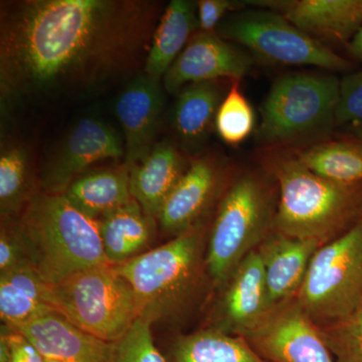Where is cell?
<instances>
[{"mask_svg": "<svg viewBox=\"0 0 362 362\" xmlns=\"http://www.w3.org/2000/svg\"><path fill=\"white\" fill-rule=\"evenodd\" d=\"M6 342L9 362H45L39 350L18 331L2 335Z\"/></svg>", "mask_w": 362, "mask_h": 362, "instance_id": "836d02e7", "label": "cell"}, {"mask_svg": "<svg viewBox=\"0 0 362 362\" xmlns=\"http://www.w3.org/2000/svg\"><path fill=\"white\" fill-rule=\"evenodd\" d=\"M322 334L337 362H362V300Z\"/></svg>", "mask_w": 362, "mask_h": 362, "instance_id": "f1b7e54d", "label": "cell"}, {"mask_svg": "<svg viewBox=\"0 0 362 362\" xmlns=\"http://www.w3.org/2000/svg\"><path fill=\"white\" fill-rule=\"evenodd\" d=\"M175 362H264L243 338L216 330H204L176 341Z\"/></svg>", "mask_w": 362, "mask_h": 362, "instance_id": "484cf974", "label": "cell"}, {"mask_svg": "<svg viewBox=\"0 0 362 362\" xmlns=\"http://www.w3.org/2000/svg\"><path fill=\"white\" fill-rule=\"evenodd\" d=\"M161 80L142 71L126 84L116 102L117 118L122 127L124 165L132 170L147 156L154 145L163 112Z\"/></svg>", "mask_w": 362, "mask_h": 362, "instance_id": "4fadbf2b", "label": "cell"}, {"mask_svg": "<svg viewBox=\"0 0 362 362\" xmlns=\"http://www.w3.org/2000/svg\"><path fill=\"white\" fill-rule=\"evenodd\" d=\"M28 264L33 265L20 228L14 230L2 226L0 235V274Z\"/></svg>", "mask_w": 362, "mask_h": 362, "instance_id": "1f68e13d", "label": "cell"}, {"mask_svg": "<svg viewBox=\"0 0 362 362\" xmlns=\"http://www.w3.org/2000/svg\"><path fill=\"white\" fill-rule=\"evenodd\" d=\"M20 230L33 267L49 285L82 271L111 265L99 221L78 211L64 194H45L33 199Z\"/></svg>", "mask_w": 362, "mask_h": 362, "instance_id": "3957f363", "label": "cell"}, {"mask_svg": "<svg viewBox=\"0 0 362 362\" xmlns=\"http://www.w3.org/2000/svg\"><path fill=\"white\" fill-rule=\"evenodd\" d=\"M146 0H21L1 6V116L21 106L78 100L145 68L160 21Z\"/></svg>", "mask_w": 362, "mask_h": 362, "instance_id": "6da1fadb", "label": "cell"}, {"mask_svg": "<svg viewBox=\"0 0 362 362\" xmlns=\"http://www.w3.org/2000/svg\"><path fill=\"white\" fill-rule=\"evenodd\" d=\"M202 244L197 223L170 242L113 266L134 291L142 315L154 319L185 299L199 275Z\"/></svg>", "mask_w": 362, "mask_h": 362, "instance_id": "ba28073f", "label": "cell"}, {"mask_svg": "<svg viewBox=\"0 0 362 362\" xmlns=\"http://www.w3.org/2000/svg\"><path fill=\"white\" fill-rule=\"evenodd\" d=\"M30 176L28 152L21 145H2L0 154V209L2 216L20 211L26 201Z\"/></svg>", "mask_w": 362, "mask_h": 362, "instance_id": "4316f807", "label": "cell"}, {"mask_svg": "<svg viewBox=\"0 0 362 362\" xmlns=\"http://www.w3.org/2000/svg\"><path fill=\"white\" fill-rule=\"evenodd\" d=\"M347 51L351 58L362 61V28L351 42L347 45Z\"/></svg>", "mask_w": 362, "mask_h": 362, "instance_id": "e575fe53", "label": "cell"}, {"mask_svg": "<svg viewBox=\"0 0 362 362\" xmlns=\"http://www.w3.org/2000/svg\"><path fill=\"white\" fill-rule=\"evenodd\" d=\"M64 194L78 211L97 221L134 199L131 194L130 173L125 165L78 176Z\"/></svg>", "mask_w": 362, "mask_h": 362, "instance_id": "7402d4cb", "label": "cell"}, {"mask_svg": "<svg viewBox=\"0 0 362 362\" xmlns=\"http://www.w3.org/2000/svg\"><path fill=\"white\" fill-rule=\"evenodd\" d=\"M220 178L216 157L194 159L162 204L157 216L162 228L178 235L197 226L218 189Z\"/></svg>", "mask_w": 362, "mask_h": 362, "instance_id": "2e32d148", "label": "cell"}, {"mask_svg": "<svg viewBox=\"0 0 362 362\" xmlns=\"http://www.w3.org/2000/svg\"><path fill=\"white\" fill-rule=\"evenodd\" d=\"M216 33L244 47L252 58L272 65L316 66L332 71L350 68L346 59L272 9L235 11L221 21Z\"/></svg>", "mask_w": 362, "mask_h": 362, "instance_id": "52a82bcc", "label": "cell"}, {"mask_svg": "<svg viewBox=\"0 0 362 362\" xmlns=\"http://www.w3.org/2000/svg\"><path fill=\"white\" fill-rule=\"evenodd\" d=\"M197 30V4L189 0H171L154 33L144 73L161 80Z\"/></svg>", "mask_w": 362, "mask_h": 362, "instance_id": "44dd1931", "label": "cell"}, {"mask_svg": "<svg viewBox=\"0 0 362 362\" xmlns=\"http://www.w3.org/2000/svg\"><path fill=\"white\" fill-rule=\"evenodd\" d=\"M362 123V70L354 71L340 80L337 126Z\"/></svg>", "mask_w": 362, "mask_h": 362, "instance_id": "4dcf8cb0", "label": "cell"}, {"mask_svg": "<svg viewBox=\"0 0 362 362\" xmlns=\"http://www.w3.org/2000/svg\"><path fill=\"white\" fill-rule=\"evenodd\" d=\"M122 156V140L112 126L93 117L81 119L45 168L47 194H65L92 164Z\"/></svg>", "mask_w": 362, "mask_h": 362, "instance_id": "7c38bea8", "label": "cell"}, {"mask_svg": "<svg viewBox=\"0 0 362 362\" xmlns=\"http://www.w3.org/2000/svg\"><path fill=\"white\" fill-rule=\"evenodd\" d=\"M266 176L246 171L238 176L221 199L214 220L206 264L218 283L233 272L275 223L276 197Z\"/></svg>", "mask_w": 362, "mask_h": 362, "instance_id": "5b68a950", "label": "cell"}, {"mask_svg": "<svg viewBox=\"0 0 362 362\" xmlns=\"http://www.w3.org/2000/svg\"><path fill=\"white\" fill-rule=\"evenodd\" d=\"M216 133L223 142L238 146L246 141L256 128V115L249 100L243 94L240 80L232 81L216 117Z\"/></svg>", "mask_w": 362, "mask_h": 362, "instance_id": "83f0119b", "label": "cell"}, {"mask_svg": "<svg viewBox=\"0 0 362 362\" xmlns=\"http://www.w3.org/2000/svg\"><path fill=\"white\" fill-rule=\"evenodd\" d=\"M275 307L267 284L263 259L255 250L230 276L225 297L226 319L235 329L247 334Z\"/></svg>", "mask_w": 362, "mask_h": 362, "instance_id": "ac0fdd59", "label": "cell"}, {"mask_svg": "<svg viewBox=\"0 0 362 362\" xmlns=\"http://www.w3.org/2000/svg\"><path fill=\"white\" fill-rule=\"evenodd\" d=\"M98 221L105 255L112 266L138 256L154 230V218L147 216L135 199Z\"/></svg>", "mask_w": 362, "mask_h": 362, "instance_id": "cb8c5ba5", "label": "cell"}, {"mask_svg": "<svg viewBox=\"0 0 362 362\" xmlns=\"http://www.w3.org/2000/svg\"><path fill=\"white\" fill-rule=\"evenodd\" d=\"M152 320L140 316L122 338L113 342L112 362H168L154 343Z\"/></svg>", "mask_w": 362, "mask_h": 362, "instance_id": "f546056e", "label": "cell"}, {"mask_svg": "<svg viewBox=\"0 0 362 362\" xmlns=\"http://www.w3.org/2000/svg\"><path fill=\"white\" fill-rule=\"evenodd\" d=\"M185 158L175 143H156L146 157L130 171L133 199L147 216L156 218L162 204L187 171Z\"/></svg>", "mask_w": 362, "mask_h": 362, "instance_id": "ffe728a7", "label": "cell"}, {"mask_svg": "<svg viewBox=\"0 0 362 362\" xmlns=\"http://www.w3.org/2000/svg\"><path fill=\"white\" fill-rule=\"evenodd\" d=\"M352 134H354V137L357 138V139L362 140V123L352 125Z\"/></svg>", "mask_w": 362, "mask_h": 362, "instance_id": "d590c367", "label": "cell"}, {"mask_svg": "<svg viewBox=\"0 0 362 362\" xmlns=\"http://www.w3.org/2000/svg\"><path fill=\"white\" fill-rule=\"evenodd\" d=\"M252 61L249 52L218 33L199 30L164 75L163 87L168 94L177 95L194 83L225 78L240 81L251 70Z\"/></svg>", "mask_w": 362, "mask_h": 362, "instance_id": "8fae6325", "label": "cell"}, {"mask_svg": "<svg viewBox=\"0 0 362 362\" xmlns=\"http://www.w3.org/2000/svg\"><path fill=\"white\" fill-rule=\"evenodd\" d=\"M322 243L277 233L259 247L267 284L275 306L299 293L317 250Z\"/></svg>", "mask_w": 362, "mask_h": 362, "instance_id": "e0dca14e", "label": "cell"}, {"mask_svg": "<svg viewBox=\"0 0 362 362\" xmlns=\"http://www.w3.org/2000/svg\"><path fill=\"white\" fill-rule=\"evenodd\" d=\"M47 287L30 264L0 274V315L14 328L52 310L47 301Z\"/></svg>", "mask_w": 362, "mask_h": 362, "instance_id": "603a6c76", "label": "cell"}, {"mask_svg": "<svg viewBox=\"0 0 362 362\" xmlns=\"http://www.w3.org/2000/svg\"><path fill=\"white\" fill-rule=\"evenodd\" d=\"M339 90L333 75L280 76L262 105L257 141L266 150H298L324 141L337 127Z\"/></svg>", "mask_w": 362, "mask_h": 362, "instance_id": "277c9868", "label": "cell"}, {"mask_svg": "<svg viewBox=\"0 0 362 362\" xmlns=\"http://www.w3.org/2000/svg\"><path fill=\"white\" fill-rule=\"evenodd\" d=\"M246 2L233 0H199L197 2V21L199 30L204 33H216V28L225 20L228 13L240 11Z\"/></svg>", "mask_w": 362, "mask_h": 362, "instance_id": "d6a6232c", "label": "cell"}, {"mask_svg": "<svg viewBox=\"0 0 362 362\" xmlns=\"http://www.w3.org/2000/svg\"><path fill=\"white\" fill-rule=\"evenodd\" d=\"M298 160L319 176L345 185L362 183V140H332L292 150Z\"/></svg>", "mask_w": 362, "mask_h": 362, "instance_id": "d4e9b609", "label": "cell"}, {"mask_svg": "<svg viewBox=\"0 0 362 362\" xmlns=\"http://www.w3.org/2000/svg\"><path fill=\"white\" fill-rule=\"evenodd\" d=\"M246 335L273 362H334L322 332L298 303L276 306Z\"/></svg>", "mask_w": 362, "mask_h": 362, "instance_id": "30bf717a", "label": "cell"}, {"mask_svg": "<svg viewBox=\"0 0 362 362\" xmlns=\"http://www.w3.org/2000/svg\"><path fill=\"white\" fill-rule=\"evenodd\" d=\"M264 168L278 183L274 226L279 233L322 243L362 213V183L326 180L305 168L292 150L267 149Z\"/></svg>", "mask_w": 362, "mask_h": 362, "instance_id": "7a4b0ae2", "label": "cell"}, {"mask_svg": "<svg viewBox=\"0 0 362 362\" xmlns=\"http://www.w3.org/2000/svg\"><path fill=\"white\" fill-rule=\"evenodd\" d=\"M52 310L78 328L116 342L142 316L134 291L113 266L96 267L47 287Z\"/></svg>", "mask_w": 362, "mask_h": 362, "instance_id": "8992f818", "label": "cell"}, {"mask_svg": "<svg viewBox=\"0 0 362 362\" xmlns=\"http://www.w3.org/2000/svg\"><path fill=\"white\" fill-rule=\"evenodd\" d=\"M171 113V126L183 150L197 153L214 125L223 92L218 81L194 83L178 93Z\"/></svg>", "mask_w": 362, "mask_h": 362, "instance_id": "d6986e66", "label": "cell"}, {"mask_svg": "<svg viewBox=\"0 0 362 362\" xmlns=\"http://www.w3.org/2000/svg\"><path fill=\"white\" fill-rule=\"evenodd\" d=\"M259 4L258 6L282 13L293 25L322 42L349 45L362 28V0H279Z\"/></svg>", "mask_w": 362, "mask_h": 362, "instance_id": "9a60e30c", "label": "cell"}, {"mask_svg": "<svg viewBox=\"0 0 362 362\" xmlns=\"http://www.w3.org/2000/svg\"><path fill=\"white\" fill-rule=\"evenodd\" d=\"M45 362H62L59 361H56V359H49V358H45Z\"/></svg>", "mask_w": 362, "mask_h": 362, "instance_id": "8d00e7d4", "label": "cell"}, {"mask_svg": "<svg viewBox=\"0 0 362 362\" xmlns=\"http://www.w3.org/2000/svg\"><path fill=\"white\" fill-rule=\"evenodd\" d=\"M23 335L45 358L62 362H112L113 343L105 341L49 310L13 329Z\"/></svg>", "mask_w": 362, "mask_h": 362, "instance_id": "5bb4252c", "label": "cell"}, {"mask_svg": "<svg viewBox=\"0 0 362 362\" xmlns=\"http://www.w3.org/2000/svg\"><path fill=\"white\" fill-rule=\"evenodd\" d=\"M297 303L312 320L337 322L362 300V213L342 235L319 247Z\"/></svg>", "mask_w": 362, "mask_h": 362, "instance_id": "9c48e42d", "label": "cell"}]
</instances>
